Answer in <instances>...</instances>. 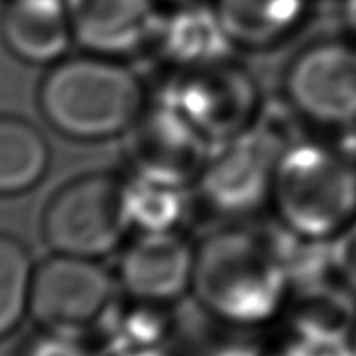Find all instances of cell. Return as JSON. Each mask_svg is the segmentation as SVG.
<instances>
[{"instance_id":"10","label":"cell","mask_w":356,"mask_h":356,"mask_svg":"<svg viewBox=\"0 0 356 356\" xmlns=\"http://www.w3.org/2000/svg\"><path fill=\"white\" fill-rule=\"evenodd\" d=\"M195 248L177 230L140 232L123 249L117 282L134 301H182L192 291Z\"/></svg>"},{"instance_id":"5","label":"cell","mask_w":356,"mask_h":356,"mask_svg":"<svg viewBox=\"0 0 356 356\" xmlns=\"http://www.w3.org/2000/svg\"><path fill=\"white\" fill-rule=\"evenodd\" d=\"M161 100L178 109L215 147L249 131L264 113L257 79L230 58L180 67Z\"/></svg>"},{"instance_id":"4","label":"cell","mask_w":356,"mask_h":356,"mask_svg":"<svg viewBox=\"0 0 356 356\" xmlns=\"http://www.w3.org/2000/svg\"><path fill=\"white\" fill-rule=\"evenodd\" d=\"M131 222L124 180L90 172L62 186L42 215V234L54 253L102 259L115 251Z\"/></svg>"},{"instance_id":"18","label":"cell","mask_w":356,"mask_h":356,"mask_svg":"<svg viewBox=\"0 0 356 356\" xmlns=\"http://www.w3.org/2000/svg\"><path fill=\"white\" fill-rule=\"evenodd\" d=\"M184 190L134 175L124 182V207L131 226L138 228V232L175 230L186 213Z\"/></svg>"},{"instance_id":"20","label":"cell","mask_w":356,"mask_h":356,"mask_svg":"<svg viewBox=\"0 0 356 356\" xmlns=\"http://www.w3.org/2000/svg\"><path fill=\"white\" fill-rule=\"evenodd\" d=\"M332 272L356 295V218L330 240Z\"/></svg>"},{"instance_id":"21","label":"cell","mask_w":356,"mask_h":356,"mask_svg":"<svg viewBox=\"0 0 356 356\" xmlns=\"http://www.w3.org/2000/svg\"><path fill=\"white\" fill-rule=\"evenodd\" d=\"M22 356H96L81 337L40 330L25 343Z\"/></svg>"},{"instance_id":"8","label":"cell","mask_w":356,"mask_h":356,"mask_svg":"<svg viewBox=\"0 0 356 356\" xmlns=\"http://www.w3.org/2000/svg\"><path fill=\"white\" fill-rule=\"evenodd\" d=\"M286 98L297 115L325 129L356 124V44L324 40L295 56Z\"/></svg>"},{"instance_id":"23","label":"cell","mask_w":356,"mask_h":356,"mask_svg":"<svg viewBox=\"0 0 356 356\" xmlns=\"http://www.w3.org/2000/svg\"><path fill=\"white\" fill-rule=\"evenodd\" d=\"M109 356H177L170 350L167 345L163 347H149V348H136V350H124V353H117V355Z\"/></svg>"},{"instance_id":"17","label":"cell","mask_w":356,"mask_h":356,"mask_svg":"<svg viewBox=\"0 0 356 356\" xmlns=\"http://www.w3.org/2000/svg\"><path fill=\"white\" fill-rule=\"evenodd\" d=\"M50 165V147L35 124L0 117V195L37 186Z\"/></svg>"},{"instance_id":"12","label":"cell","mask_w":356,"mask_h":356,"mask_svg":"<svg viewBox=\"0 0 356 356\" xmlns=\"http://www.w3.org/2000/svg\"><path fill=\"white\" fill-rule=\"evenodd\" d=\"M0 31L12 54L37 65L60 62L75 40L65 0H10Z\"/></svg>"},{"instance_id":"22","label":"cell","mask_w":356,"mask_h":356,"mask_svg":"<svg viewBox=\"0 0 356 356\" xmlns=\"http://www.w3.org/2000/svg\"><path fill=\"white\" fill-rule=\"evenodd\" d=\"M278 356H350L347 343H318V341L295 339L289 347Z\"/></svg>"},{"instance_id":"13","label":"cell","mask_w":356,"mask_h":356,"mask_svg":"<svg viewBox=\"0 0 356 356\" xmlns=\"http://www.w3.org/2000/svg\"><path fill=\"white\" fill-rule=\"evenodd\" d=\"M251 327L213 314L192 297L170 312L167 347L177 356H263Z\"/></svg>"},{"instance_id":"24","label":"cell","mask_w":356,"mask_h":356,"mask_svg":"<svg viewBox=\"0 0 356 356\" xmlns=\"http://www.w3.org/2000/svg\"><path fill=\"white\" fill-rule=\"evenodd\" d=\"M347 347H348V353H350V356H356V322H355V325H353V332H350V335H348Z\"/></svg>"},{"instance_id":"2","label":"cell","mask_w":356,"mask_h":356,"mask_svg":"<svg viewBox=\"0 0 356 356\" xmlns=\"http://www.w3.org/2000/svg\"><path fill=\"white\" fill-rule=\"evenodd\" d=\"M39 106L56 131L85 142L127 134L147 108L134 71L111 56L90 52L52 65L40 83Z\"/></svg>"},{"instance_id":"19","label":"cell","mask_w":356,"mask_h":356,"mask_svg":"<svg viewBox=\"0 0 356 356\" xmlns=\"http://www.w3.org/2000/svg\"><path fill=\"white\" fill-rule=\"evenodd\" d=\"M33 274L35 266L24 243L0 234V341L29 314Z\"/></svg>"},{"instance_id":"11","label":"cell","mask_w":356,"mask_h":356,"mask_svg":"<svg viewBox=\"0 0 356 356\" xmlns=\"http://www.w3.org/2000/svg\"><path fill=\"white\" fill-rule=\"evenodd\" d=\"M65 6L79 47L111 58L157 39L163 22L154 0H65Z\"/></svg>"},{"instance_id":"14","label":"cell","mask_w":356,"mask_h":356,"mask_svg":"<svg viewBox=\"0 0 356 356\" xmlns=\"http://www.w3.org/2000/svg\"><path fill=\"white\" fill-rule=\"evenodd\" d=\"M213 10L232 47L264 50L301 27L309 0H215Z\"/></svg>"},{"instance_id":"1","label":"cell","mask_w":356,"mask_h":356,"mask_svg":"<svg viewBox=\"0 0 356 356\" xmlns=\"http://www.w3.org/2000/svg\"><path fill=\"white\" fill-rule=\"evenodd\" d=\"M289 286L278 234L232 226L195 248L192 293L217 316L261 324L278 312Z\"/></svg>"},{"instance_id":"16","label":"cell","mask_w":356,"mask_h":356,"mask_svg":"<svg viewBox=\"0 0 356 356\" xmlns=\"http://www.w3.org/2000/svg\"><path fill=\"white\" fill-rule=\"evenodd\" d=\"M157 40L178 70L225 60L234 48L213 6H186L163 17Z\"/></svg>"},{"instance_id":"15","label":"cell","mask_w":356,"mask_h":356,"mask_svg":"<svg viewBox=\"0 0 356 356\" xmlns=\"http://www.w3.org/2000/svg\"><path fill=\"white\" fill-rule=\"evenodd\" d=\"M295 339L345 345L356 322V295L327 278L295 287L287 307Z\"/></svg>"},{"instance_id":"7","label":"cell","mask_w":356,"mask_h":356,"mask_svg":"<svg viewBox=\"0 0 356 356\" xmlns=\"http://www.w3.org/2000/svg\"><path fill=\"white\" fill-rule=\"evenodd\" d=\"M287 146L263 113L249 131L215 147L195 180L205 205L226 217L261 207L270 200L276 165Z\"/></svg>"},{"instance_id":"9","label":"cell","mask_w":356,"mask_h":356,"mask_svg":"<svg viewBox=\"0 0 356 356\" xmlns=\"http://www.w3.org/2000/svg\"><path fill=\"white\" fill-rule=\"evenodd\" d=\"M215 146L178 109L159 98L127 132V154L136 177L172 186L195 184Z\"/></svg>"},{"instance_id":"6","label":"cell","mask_w":356,"mask_h":356,"mask_svg":"<svg viewBox=\"0 0 356 356\" xmlns=\"http://www.w3.org/2000/svg\"><path fill=\"white\" fill-rule=\"evenodd\" d=\"M117 286L98 259L56 253L35 268L29 316L40 330L83 339L115 309Z\"/></svg>"},{"instance_id":"3","label":"cell","mask_w":356,"mask_h":356,"mask_svg":"<svg viewBox=\"0 0 356 356\" xmlns=\"http://www.w3.org/2000/svg\"><path fill=\"white\" fill-rule=\"evenodd\" d=\"M270 202L286 230L333 240L356 218V165L320 142H293L280 155Z\"/></svg>"}]
</instances>
